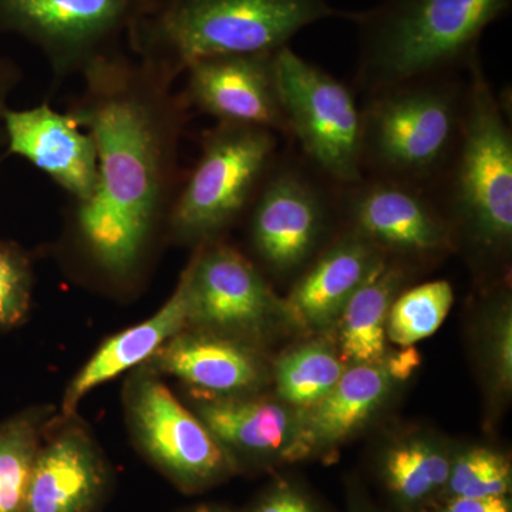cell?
I'll list each match as a JSON object with an SVG mask.
<instances>
[{"mask_svg":"<svg viewBox=\"0 0 512 512\" xmlns=\"http://www.w3.org/2000/svg\"><path fill=\"white\" fill-rule=\"evenodd\" d=\"M434 512H512L510 497L447 498Z\"/></svg>","mask_w":512,"mask_h":512,"instance_id":"obj_30","label":"cell"},{"mask_svg":"<svg viewBox=\"0 0 512 512\" xmlns=\"http://www.w3.org/2000/svg\"><path fill=\"white\" fill-rule=\"evenodd\" d=\"M450 468L451 458L439 444L409 439L387 451L382 477L400 510L423 512L446 495Z\"/></svg>","mask_w":512,"mask_h":512,"instance_id":"obj_22","label":"cell"},{"mask_svg":"<svg viewBox=\"0 0 512 512\" xmlns=\"http://www.w3.org/2000/svg\"><path fill=\"white\" fill-rule=\"evenodd\" d=\"M392 379L386 360L346 369L323 399L299 414L288 460L316 456L345 443L382 406Z\"/></svg>","mask_w":512,"mask_h":512,"instance_id":"obj_17","label":"cell"},{"mask_svg":"<svg viewBox=\"0 0 512 512\" xmlns=\"http://www.w3.org/2000/svg\"><path fill=\"white\" fill-rule=\"evenodd\" d=\"M69 113L47 104L3 114V134L9 154L26 158L49 175L76 205L93 197L97 185V151L89 133H82Z\"/></svg>","mask_w":512,"mask_h":512,"instance_id":"obj_14","label":"cell"},{"mask_svg":"<svg viewBox=\"0 0 512 512\" xmlns=\"http://www.w3.org/2000/svg\"><path fill=\"white\" fill-rule=\"evenodd\" d=\"M275 70L288 137L303 160L340 188L363 180L362 107L353 90L289 46L276 50Z\"/></svg>","mask_w":512,"mask_h":512,"instance_id":"obj_7","label":"cell"},{"mask_svg":"<svg viewBox=\"0 0 512 512\" xmlns=\"http://www.w3.org/2000/svg\"><path fill=\"white\" fill-rule=\"evenodd\" d=\"M190 512H229L220 507H211V505H201V507L194 508Z\"/></svg>","mask_w":512,"mask_h":512,"instance_id":"obj_32","label":"cell"},{"mask_svg":"<svg viewBox=\"0 0 512 512\" xmlns=\"http://www.w3.org/2000/svg\"><path fill=\"white\" fill-rule=\"evenodd\" d=\"M511 484L508 458L490 448L474 447L451 460L446 497H508Z\"/></svg>","mask_w":512,"mask_h":512,"instance_id":"obj_26","label":"cell"},{"mask_svg":"<svg viewBox=\"0 0 512 512\" xmlns=\"http://www.w3.org/2000/svg\"><path fill=\"white\" fill-rule=\"evenodd\" d=\"M343 13L328 0H153L128 35L140 60L175 80L207 57L276 52Z\"/></svg>","mask_w":512,"mask_h":512,"instance_id":"obj_3","label":"cell"},{"mask_svg":"<svg viewBox=\"0 0 512 512\" xmlns=\"http://www.w3.org/2000/svg\"><path fill=\"white\" fill-rule=\"evenodd\" d=\"M453 301V286L447 281L424 282L400 293L387 315V339L409 348L429 338L447 318Z\"/></svg>","mask_w":512,"mask_h":512,"instance_id":"obj_25","label":"cell"},{"mask_svg":"<svg viewBox=\"0 0 512 512\" xmlns=\"http://www.w3.org/2000/svg\"><path fill=\"white\" fill-rule=\"evenodd\" d=\"M340 214L387 259L429 261L456 248L453 231L433 195L414 185L367 177L340 188Z\"/></svg>","mask_w":512,"mask_h":512,"instance_id":"obj_11","label":"cell"},{"mask_svg":"<svg viewBox=\"0 0 512 512\" xmlns=\"http://www.w3.org/2000/svg\"><path fill=\"white\" fill-rule=\"evenodd\" d=\"M153 0H0V32L42 49L57 79L80 72L109 53Z\"/></svg>","mask_w":512,"mask_h":512,"instance_id":"obj_9","label":"cell"},{"mask_svg":"<svg viewBox=\"0 0 512 512\" xmlns=\"http://www.w3.org/2000/svg\"><path fill=\"white\" fill-rule=\"evenodd\" d=\"M82 74L84 92L69 114L93 138L97 185L77 205V232L106 274L127 278L173 194L188 103L170 77L116 52L96 57Z\"/></svg>","mask_w":512,"mask_h":512,"instance_id":"obj_1","label":"cell"},{"mask_svg":"<svg viewBox=\"0 0 512 512\" xmlns=\"http://www.w3.org/2000/svg\"><path fill=\"white\" fill-rule=\"evenodd\" d=\"M184 97L188 106L217 117L220 123L266 128L289 136L275 52L207 57L192 63Z\"/></svg>","mask_w":512,"mask_h":512,"instance_id":"obj_13","label":"cell"},{"mask_svg":"<svg viewBox=\"0 0 512 512\" xmlns=\"http://www.w3.org/2000/svg\"><path fill=\"white\" fill-rule=\"evenodd\" d=\"M128 413L141 450L185 493L207 490L237 468L200 417L157 377L141 376L131 384Z\"/></svg>","mask_w":512,"mask_h":512,"instance_id":"obj_10","label":"cell"},{"mask_svg":"<svg viewBox=\"0 0 512 512\" xmlns=\"http://www.w3.org/2000/svg\"><path fill=\"white\" fill-rule=\"evenodd\" d=\"M110 473L86 431L69 427L40 446L22 512H97Z\"/></svg>","mask_w":512,"mask_h":512,"instance_id":"obj_16","label":"cell"},{"mask_svg":"<svg viewBox=\"0 0 512 512\" xmlns=\"http://www.w3.org/2000/svg\"><path fill=\"white\" fill-rule=\"evenodd\" d=\"M198 414L229 456L234 451L256 460H288L296 419L281 404L222 397L201 403Z\"/></svg>","mask_w":512,"mask_h":512,"instance_id":"obj_20","label":"cell"},{"mask_svg":"<svg viewBox=\"0 0 512 512\" xmlns=\"http://www.w3.org/2000/svg\"><path fill=\"white\" fill-rule=\"evenodd\" d=\"M278 157V134L220 123L205 133L202 153L170 212V227L187 242H210L241 217Z\"/></svg>","mask_w":512,"mask_h":512,"instance_id":"obj_6","label":"cell"},{"mask_svg":"<svg viewBox=\"0 0 512 512\" xmlns=\"http://www.w3.org/2000/svg\"><path fill=\"white\" fill-rule=\"evenodd\" d=\"M40 410H29L0 423V512H22L40 446Z\"/></svg>","mask_w":512,"mask_h":512,"instance_id":"obj_23","label":"cell"},{"mask_svg":"<svg viewBox=\"0 0 512 512\" xmlns=\"http://www.w3.org/2000/svg\"><path fill=\"white\" fill-rule=\"evenodd\" d=\"M466 94V77L440 76L366 96L362 106L365 175L430 191L457 146Z\"/></svg>","mask_w":512,"mask_h":512,"instance_id":"obj_5","label":"cell"},{"mask_svg":"<svg viewBox=\"0 0 512 512\" xmlns=\"http://www.w3.org/2000/svg\"><path fill=\"white\" fill-rule=\"evenodd\" d=\"M512 0H383L345 12L359 29L355 83L369 94L440 76H460L480 59L485 29Z\"/></svg>","mask_w":512,"mask_h":512,"instance_id":"obj_2","label":"cell"},{"mask_svg":"<svg viewBox=\"0 0 512 512\" xmlns=\"http://www.w3.org/2000/svg\"><path fill=\"white\" fill-rule=\"evenodd\" d=\"M249 512H322L301 488L286 481L272 485Z\"/></svg>","mask_w":512,"mask_h":512,"instance_id":"obj_28","label":"cell"},{"mask_svg":"<svg viewBox=\"0 0 512 512\" xmlns=\"http://www.w3.org/2000/svg\"><path fill=\"white\" fill-rule=\"evenodd\" d=\"M386 259L362 232L346 227L303 269L284 301L288 319L312 330L333 325L353 293Z\"/></svg>","mask_w":512,"mask_h":512,"instance_id":"obj_15","label":"cell"},{"mask_svg":"<svg viewBox=\"0 0 512 512\" xmlns=\"http://www.w3.org/2000/svg\"><path fill=\"white\" fill-rule=\"evenodd\" d=\"M249 207L256 254L275 274L291 275L303 272L329 244L340 187L301 156L278 154Z\"/></svg>","mask_w":512,"mask_h":512,"instance_id":"obj_8","label":"cell"},{"mask_svg":"<svg viewBox=\"0 0 512 512\" xmlns=\"http://www.w3.org/2000/svg\"><path fill=\"white\" fill-rule=\"evenodd\" d=\"M345 360L325 343H308L276 363V389L284 402L308 409L326 396L345 373Z\"/></svg>","mask_w":512,"mask_h":512,"instance_id":"obj_24","label":"cell"},{"mask_svg":"<svg viewBox=\"0 0 512 512\" xmlns=\"http://www.w3.org/2000/svg\"><path fill=\"white\" fill-rule=\"evenodd\" d=\"M463 127L453 156L429 191L471 256L500 264L512 242V131L481 59L466 72Z\"/></svg>","mask_w":512,"mask_h":512,"instance_id":"obj_4","label":"cell"},{"mask_svg":"<svg viewBox=\"0 0 512 512\" xmlns=\"http://www.w3.org/2000/svg\"><path fill=\"white\" fill-rule=\"evenodd\" d=\"M148 362L210 396L238 397L264 380L258 355L239 340L218 333H178Z\"/></svg>","mask_w":512,"mask_h":512,"instance_id":"obj_18","label":"cell"},{"mask_svg":"<svg viewBox=\"0 0 512 512\" xmlns=\"http://www.w3.org/2000/svg\"><path fill=\"white\" fill-rule=\"evenodd\" d=\"M407 278V265L386 259L353 293L338 319L343 360L375 365L387 359V315Z\"/></svg>","mask_w":512,"mask_h":512,"instance_id":"obj_21","label":"cell"},{"mask_svg":"<svg viewBox=\"0 0 512 512\" xmlns=\"http://www.w3.org/2000/svg\"><path fill=\"white\" fill-rule=\"evenodd\" d=\"M188 313L190 303L187 276L184 272L173 296L156 315L104 342L86 366L77 373L64 394V416H72L80 400L100 384L150 360L165 342L183 332L188 325Z\"/></svg>","mask_w":512,"mask_h":512,"instance_id":"obj_19","label":"cell"},{"mask_svg":"<svg viewBox=\"0 0 512 512\" xmlns=\"http://www.w3.org/2000/svg\"><path fill=\"white\" fill-rule=\"evenodd\" d=\"M184 272L192 325L256 338L288 319L264 275L229 245L205 242Z\"/></svg>","mask_w":512,"mask_h":512,"instance_id":"obj_12","label":"cell"},{"mask_svg":"<svg viewBox=\"0 0 512 512\" xmlns=\"http://www.w3.org/2000/svg\"><path fill=\"white\" fill-rule=\"evenodd\" d=\"M32 266L13 242L0 241V329L15 328L28 316Z\"/></svg>","mask_w":512,"mask_h":512,"instance_id":"obj_27","label":"cell"},{"mask_svg":"<svg viewBox=\"0 0 512 512\" xmlns=\"http://www.w3.org/2000/svg\"><path fill=\"white\" fill-rule=\"evenodd\" d=\"M20 74L18 67L10 60L0 57V143H5V134H3V114H5L6 101L9 94L18 84Z\"/></svg>","mask_w":512,"mask_h":512,"instance_id":"obj_31","label":"cell"},{"mask_svg":"<svg viewBox=\"0 0 512 512\" xmlns=\"http://www.w3.org/2000/svg\"><path fill=\"white\" fill-rule=\"evenodd\" d=\"M501 322L498 323L497 333H495V365H497L498 377L504 386H511L512 376V360H511V345H512V328H511V315L510 309L507 305L503 306V311L500 313Z\"/></svg>","mask_w":512,"mask_h":512,"instance_id":"obj_29","label":"cell"}]
</instances>
